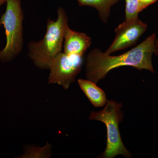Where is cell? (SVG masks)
Listing matches in <instances>:
<instances>
[{
	"label": "cell",
	"mask_w": 158,
	"mask_h": 158,
	"mask_svg": "<svg viewBox=\"0 0 158 158\" xmlns=\"http://www.w3.org/2000/svg\"><path fill=\"white\" fill-rule=\"evenodd\" d=\"M147 29V25L138 17L126 19L115 30L116 37L105 53L111 55L135 45Z\"/></svg>",
	"instance_id": "cell-6"
},
{
	"label": "cell",
	"mask_w": 158,
	"mask_h": 158,
	"mask_svg": "<svg viewBox=\"0 0 158 158\" xmlns=\"http://www.w3.org/2000/svg\"><path fill=\"white\" fill-rule=\"evenodd\" d=\"M156 39V34H152L137 46L119 56H111L98 49L93 50L87 57V79L96 84L104 78L110 70L124 66L155 73L152 57L155 52Z\"/></svg>",
	"instance_id": "cell-1"
},
{
	"label": "cell",
	"mask_w": 158,
	"mask_h": 158,
	"mask_svg": "<svg viewBox=\"0 0 158 158\" xmlns=\"http://www.w3.org/2000/svg\"><path fill=\"white\" fill-rule=\"evenodd\" d=\"M5 13L0 18V26L5 30L6 44L0 51V61H11L20 53L23 47V20L21 0H7Z\"/></svg>",
	"instance_id": "cell-4"
},
{
	"label": "cell",
	"mask_w": 158,
	"mask_h": 158,
	"mask_svg": "<svg viewBox=\"0 0 158 158\" xmlns=\"http://www.w3.org/2000/svg\"><path fill=\"white\" fill-rule=\"evenodd\" d=\"M51 145L48 143L43 147L27 148L21 158H48L51 155Z\"/></svg>",
	"instance_id": "cell-10"
},
{
	"label": "cell",
	"mask_w": 158,
	"mask_h": 158,
	"mask_svg": "<svg viewBox=\"0 0 158 158\" xmlns=\"http://www.w3.org/2000/svg\"><path fill=\"white\" fill-rule=\"evenodd\" d=\"M83 56L60 52L50 63L48 83L58 84L66 90L75 81L83 64Z\"/></svg>",
	"instance_id": "cell-5"
},
{
	"label": "cell",
	"mask_w": 158,
	"mask_h": 158,
	"mask_svg": "<svg viewBox=\"0 0 158 158\" xmlns=\"http://www.w3.org/2000/svg\"><path fill=\"white\" fill-rule=\"evenodd\" d=\"M6 1L7 0H0V8L3 4H5L6 2Z\"/></svg>",
	"instance_id": "cell-14"
},
{
	"label": "cell",
	"mask_w": 158,
	"mask_h": 158,
	"mask_svg": "<svg viewBox=\"0 0 158 158\" xmlns=\"http://www.w3.org/2000/svg\"><path fill=\"white\" fill-rule=\"evenodd\" d=\"M64 52L68 55L83 56L91 44V39L85 33L76 32L67 27L64 35Z\"/></svg>",
	"instance_id": "cell-7"
},
{
	"label": "cell",
	"mask_w": 158,
	"mask_h": 158,
	"mask_svg": "<svg viewBox=\"0 0 158 158\" xmlns=\"http://www.w3.org/2000/svg\"><path fill=\"white\" fill-rule=\"evenodd\" d=\"M126 19H130L138 17L140 13L138 0H125Z\"/></svg>",
	"instance_id": "cell-11"
},
{
	"label": "cell",
	"mask_w": 158,
	"mask_h": 158,
	"mask_svg": "<svg viewBox=\"0 0 158 158\" xmlns=\"http://www.w3.org/2000/svg\"><path fill=\"white\" fill-rule=\"evenodd\" d=\"M121 103L115 101H107L106 106L99 112H91L89 119L102 122L107 128L106 147L101 155L102 158H113L118 155L127 158L131 156L122 141L118 124L122 120Z\"/></svg>",
	"instance_id": "cell-3"
},
{
	"label": "cell",
	"mask_w": 158,
	"mask_h": 158,
	"mask_svg": "<svg viewBox=\"0 0 158 158\" xmlns=\"http://www.w3.org/2000/svg\"><path fill=\"white\" fill-rule=\"evenodd\" d=\"M157 0H138L140 11H143L148 6L155 3Z\"/></svg>",
	"instance_id": "cell-12"
},
{
	"label": "cell",
	"mask_w": 158,
	"mask_h": 158,
	"mask_svg": "<svg viewBox=\"0 0 158 158\" xmlns=\"http://www.w3.org/2000/svg\"><path fill=\"white\" fill-rule=\"evenodd\" d=\"M78 83L80 88L95 107H103L106 104L107 98L106 94L95 83L84 79H79Z\"/></svg>",
	"instance_id": "cell-8"
},
{
	"label": "cell",
	"mask_w": 158,
	"mask_h": 158,
	"mask_svg": "<svg viewBox=\"0 0 158 158\" xmlns=\"http://www.w3.org/2000/svg\"><path fill=\"white\" fill-rule=\"evenodd\" d=\"M155 54L156 56H158V39L155 40Z\"/></svg>",
	"instance_id": "cell-13"
},
{
	"label": "cell",
	"mask_w": 158,
	"mask_h": 158,
	"mask_svg": "<svg viewBox=\"0 0 158 158\" xmlns=\"http://www.w3.org/2000/svg\"><path fill=\"white\" fill-rule=\"evenodd\" d=\"M80 6H88L95 8L98 11L102 20L106 23L110 15L111 7L119 0H77Z\"/></svg>",
	"instance_id": "cell-9"
},
{
	"label": "cell",
	"mask_w": 158,
	"mask_h": 158,
	"mask_svg": "<svg viewBox=\"0 0 158 158\" xmlns=\"http://www.w3.org/2000/svg\"><path fill=\"white\" fill-rule=\"evenodd\" d=\"M56 20H48L45 36L38 42L29 44V56L34 65L41 69H48L53 59L61 52L68 18L62 8L58 10Z\"/></svg>",
	"instance_id": "cell-2"
}]
</instances>
